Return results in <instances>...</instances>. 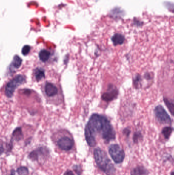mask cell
<instances>
[{
	"label": "cell",
	"mask_w": 174,
	"mask_h": 175,
	"mask_svg": "<svg viewBox=\"0 0 174 175\" xmlns=\"http://www.w3.org/2000/svg\"><path fill=\"white\" fill-rule=\"evenodd\" d=\"M85 139L90 147L97 144L96 137L99 135L105 143L116 139V133L107 117L98 114H93L90 117L84 130Z\"/></svg>",
	"instance_id": "cell-1"
},
{
	"label": "cell",
	"mask_w": 174,
	"mask_h": 175,
	"mask_svg": "<svg viewBox=\"0 0 174 175\" xmlns=\"http://www.w3.org/2000/svg\"><path fill=\"white\" fill-rule=\"evenodd\" d=\"M94 158L97 165L107 175H115L116 170L107 154L102 149L98 147L94 150Z\"/></svg>",
	"instance_id": "cell-2"
},
{
	"label": "cell",
	"mask_w": 174,
	"mask_h": 175,
	"mask_svg": "<svg viewBox=\"0 0 174 175\" xmlns=\"http://www.w3.org/2000/svg\"><path fill=\"white\" fill-rule=\"evenodd\" d=\"M42 91L46 99L50 103H55L56 99H59L61 96L60 89L55 83L46 82L42 87Z\"/></svg>",
	"instance_id": "cell-3"
},
{
	"label": "cell",
	"mask_w": 174,
	"mask_h": 175,
	"mask_svg": "<svg viewBox=\"0 0 174 175\" xmlns=\"http://www.w3.org/2000/svg\"><path fill=\"white\" fill-rule=\"evenodd\" d=\"M25 80V77L21 75H18L13 78L6 86L5 91L6 95L8 97H12L16 88L24 83Z\"/></svg>",
	"instance_id": "cell-4"
},
{
	"label": "cell",
	"mask_w": 174,
	"mask_h": 175,
	"mask_svg": "<svg viewBox=\"0 0 174 175\" xmlns=\"http://www.w3.org/2000/svg\"><path fill=\"white\" fill-rule=\"evenodd\" d=\"M108 152L114 162L119 164L122 162L125 158L124 151L118 144H113L110 145Z\"/></svg>",
	"instance_id": "cell-5"
},
{
	"label": "cell",
	"mask_w": 174,
	"mask_h": 175,
	"mask_svg": "<svg viewBox=\"0 0 174 175\" xmlns=\"http://www.w3.org/2000/svg\"><path fill=\"white\" fill-rule=\"evenodd\" d=\"M155 117L159 123L162 124H171L172 120L166 112L164 107L161 105L156 106L154 109Z\"/></svg>",
	"instance_id": "cell-6"
},
{
	"label": "cell",
	"mask_w": 174,
	"mask_h": 175,
	"mask_svg": "<svg viewBox=\"0 0 174 175\" xmlns=\"http://www.w3.org/2000/svg\"><path fill=\"white\" fill-rule=\"evenodd\" d=\"M57 145L61 150L69 151L72 149L74 145V141L70 136L63 135L57 140Z\"/></svg>",
	"instance_id": "cell-7"
},
{
	"label": "cell",
	"mask_w": 174,
	"mask_h": 175,
	"mask_svg": "<svg viewBox=\"0 0 174 175\" xmlns=\"http://www.w3.org/2000/svg\"><path fill=\"white\" fill-rule=\"evenodd\" d=\"M118 94V91L116 87L113 85H109L107 90L102 95V98L106 102H110L111 101L116 99Z\"/></svg>",
	"instance_id": "cell-8"
},
{
	"label": "cell",
	"mask_w": 174,
	"mask_h": 175,
	"mask_svg": "<svg viewBox=\"0 0 174 175\" xmlns=\"http://www.w3.org/2000/svg\"><path fill=\"white\" fill-rule=\"evenodd\" d=\"M49 154V150L46 147H40L33 150L29 155V157L33 161H37L41 156L46 157Z\"/></svg>",
	"instance_id": "cell-9"
},
{
	"label": "cell",
	"mask_w": 174,
	"mask_h": 175,
	"mask_svg": "<svg viewBox=\"0 0 174 175\" xmlns=\"http://www.w3.org/2000/svg\"><path fill=\"white\" fill-rule=\"evenodd\" d=\"M111 39L113 45L116 46L123 44L124 42H125V37L122 34L117 33L114 34L111 37Z\"/></svg>",
	"instance_id": "cell-10"
},
{
	"label": "cell",
	"mask_w": 174,
	"mask_h": 175,
	"mask_svg": "<svg viewBox=\"0 0 174 175\" xmlns=\"http://www.w3.org/2000/svg\"><path fill=\"white\" fill-rule=\"evenodd\" d=\"M148 174L149 172L148 170L142 166L136 167L131 172V175H148Z\"/></svg>",
	"instance_id": "cell-11"
},
{
	"label": "cell",
	"mask_w": 174,
	"mask_h": 175,
	"mask_svg": "<svg viewBox=\"0 0 174 175\" xmlns=\"http://www.w3.org/2000/svg\"><path fill=\"white\" fill-rule=\"evenodd\" d=\"M23 133H22L21 129L20 127L16 128L13 132V137H12L10 144L13 141H19V140H21L23 138Z\"/></svg>",
	"instance_id": "cell-12"
},
{
	"label": "cell",
	"mask_w": 174,
	"mask_h": 175,
	"mask_svg": "<svg viewBox=\"0 0 174 175\" xmlns=\"http://www.w3.org/2000/svg\"><path fill=\"white\" fill-rule=\"evenodd\" d=\"M34 75L36 80L37 81H40L45 77L44 70L41 68H37L34 71Z\"/></svg>",
	"instance_id": "cell-13"
},
{
	"label": "cell",
	"mask_w": 174,
	"mask_h": 175,
	"mask_svg": "<svg viewBox=\"0 0 174 175\" xmlns=\"http://www.w3.org/2000/svg\"><path fill=\"white\" fill-rule=\"evenodd\" d=\"M39 57L42 62H46L49 59L50 52L47 50H42L39 53Z\"/></svg>",
	"instance_id": "cell-14"
},
{
	"label": "cell",
	"mask_w": 174,
	"mask_h": 175,
	"mask_svg": "<svg viewBox=\"0 0 174 175\" xmlns=\"http://www.w3.org/2000/svg\"><path fill=\"white\" fill-rule=\"evenodd\" d=\"M21 63H22L21 58L18 55H15L12 62V66L13 67L16 69H18L21 67Z\"/></svg>",
	"instance_id": "cell-15"
},
{
	"label": "cell",
	"mask_w": 174,
	"mask_h": 175,
	"mask_svg": "<svg viewBox=\"0 0 174 175\" xmlns=\"http://www.w3.org/2000/svg\"><path fill=\"white\" fill-rule=\"evenodd\" d=\"M173 128L171 127H164L162 130V134H163L164 138L167 139H169L170 137L171 136V134L172 133Z\"/></svg>",
	"instance_id": "cell-16"
},
{
	"label": "cell",
	"mask_w": 174,
	"mask_h": 175,
	"mask_svg": "<svg viewBox=\"0 0 174 175\" xmlns=\"http://www.w3.org/2000/svg\"><path fill=\"white\" fill-rule=\"evenodd\" d=\"M19 175H29L28 168L26 166H20L16 170Z\"/></svg>",
	"instance_id": "cell-17"
},
{
	"label": "cell",
	"mask_w": 174,
	"mask_h": 175,
	"mask_svg": "<svg viewBox=\"0 0 174 175\" xmlns=\"http://www.w3.org/2000/svg\"><path fill=\"white\" fill-rule=\"evenodd\" d=\"M164 101L170 110V111L171 112L172 115H173V112H174V103H173V101H170L167 98H164Z\"/></svg>",
	"instance_id": "cell-18"
},
{
	"label": "cell",
	"mask_w": 174,
	"mask_h": 175,
	"mask_svg": "<svg viewBox=\"0 0 174 175\" xmlns=\"http://www.w3.org/2000/svg\"><path fill=\"white\" fill-rule=\"evenodd\" d=\"M133 81L134 86L136 88H139L141 85V76L139 75H136L135 77L134 78Z\"/></svg>",
	"instance_id": "cell-19"
},
{
	"label": "cell",
	"mask_w": 174,
	"mask_h": 175,
	"mask_svg": "<svg viewBox=\"0 0 174 175\" xmlns=\"http://www.w3.org/2000/svg\"><path fill=\"white\" fill-rule=\"evenodd\" d=\"M141 137H142V135H141V134L140 132H136L134 135L133 139L134 142L137 143L138 142L139 140L141 139Z\"/></svg>",
	"instance_id": "cell-20"
},
{
	"label": "cell",
	"mask_w": 174,
	"mask_h": 175,
	"mask_svg": "<svg viewBox=\"0 0 174 175\" xmlns=\"http://www.w3.org/2000/svg\"><path fill=\"white\" fill-rule=\"evenodd\" d=\"M30 51V47L28 45H26L23 47L22 49V53L23 55H27L28 54Z\"/></svg>",
	"instance_id": "cell-21"
},
{
	"label": "cell",
	"mask_w": 174,
	"mask_h": 175,
	"mask_svg": "<svg viewBox=\"0 0 174 175\" xmlns=\"http://www.w3.org/2000/svg\"><path fill=\"white\" fill-rule=\"evenodd\" d=\"M73 169H74V171L76 172V173H77L78 175H81V167L80 166V165H75L73 166Z\"/></svg>",
	"instance_id": "cell-22"
},
{
	"label": "cell",
	"mask_w": 174,
	"mask_h": 175,
	"mask_svg": "<svg viewBox=\"0 0 174 175\" xmlns=\"http://www.w3.org/2000/svg\"><path fill=\"white\" fill-rule=\"evenodd\" d=\"M63 175H75L73 172L70 170H67V171L64 173Z\"/></svg>",
	"instance_id": "cell-23"
},
{
	"label": "cell",
	"mask_w": 174,
	"mask_h": 175,
	"mask_svg": "<svg viewBox=\"0 0 174 175\" xmlns=\"http://www.w3.org/2000/svg\"><path fill=\"white\" fill-rule=\"evenodd\" d=\"M4 152V148L2 143H0V156Z\"/></svg>",
	"instance_id": "cell-24"
},
{
	"label": "cell",
	"mask_w": 174,
	"mask_h": 175,
	"mask_svg": "<svg viewBox=\"0 0 174 175\" xmlns=\"http://www.w3.org/2000/svg\"><path fill=\"white\" fill-rule=\"evenodd\" d=\"M123 133L124 134L128 136L130 134V131L129 129H124V130Z\"/></svg>",
	"instance_id": "cell-25"
},
{
	"label": "cell",
	"mask_w": 174,
	"mask_h": 175,
	"mask_svg": "<svg viewBox=\"0 0 174 175\" xmlns=\"http://www.w3.org/2000/svg\"><path fill=\"white\" fill-rule=\"evenodd\" d=\"M16 175L15 171H14V170H11V173L10 174V175Z\"/></svg>",
	"instance_id": "cell-26"
},
{
	"label": "cell",
	"mask_w": 174,
	"mask_h": 175,
	"mask_svg": "<svg viewBox=\"0 0 174 175\" xmlns=\"http://www.w3.org/2000/svg\"><path fill=\"white\" fill-rule=\"evenodd\" d=\"M173 173H174L173 172H172V173H171V175H173Z\"/></svg>",
	"instance_id": "cell-27"
}]
</instances>
